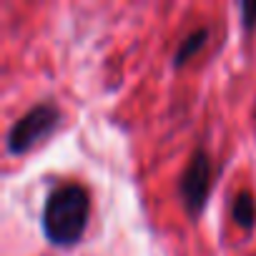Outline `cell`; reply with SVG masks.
Here are the masks:
<instances>
[{
    "label": "cell",
    "mask_w": 256,
    "mask_h": 256,
    "mask_svg": "<svg viewBox=\"0 0 256 256\" xmlns=\"http://www.w3.org/2000/svg\"><path fill=\"white\" fill-rule=\"evenodd\" d=\"M90 214V196L86 186L76 181H66L56 186L43 206V231L58 246H73L80 241Z\"/></svg>",
    "instance_id": "6da1fadb"
},
{
    "label": "cell",
    "mask_w": 256,
    "mask_h": 256,
    "mask_svg": "<svg viewBox=\"0 0 256 256\" xmlns=\"http://www.w3.org/2000/svg\"><path fill=\"white\" fill-rule=\"evenodd\" d=\"M60 113L53 103H40L33 106L26 116H20L6 136V146L10 154H26L28 148H33L38 141H43L53 128L58 126Z\"/></svg>",
    "instance_id": "7a4b0ae2"
},
{
    "label": "cell",
    "mask_w": 256,
    "mask_h": 256,
    "mask_svg": "<svg viewBox=\"0 0 256 256\" xmlns=\"http://www.w3.org/2000/svg\"><path fill=\"white\" fill-rule=\"evenodd\" d=\"M181 196H184V204L191 214H198L206 204V196H208V188H211V161L206 156L204 148H196L191 161L186 164L184 174H181Z\"/></svg>",
    "instance_id": "3957f363"
},
{
    "label": "cell",
    "mask_w": 256,
    "mask_h": 256,
    "mask_svg": "<svg viewBox=\"0 0 256 256\" xmlns=\"http://www.w3.org/2000/svg\"><path fill=\"white\" fill-rule=\"evenodd\" d=\"M234 221L238 226H244V228L254 226V221H256V204H254L248 191L236 196V201H234Z\"/></svg>",
    "instance_id": "277c9868"
},
{
    "label": "cell",
    "mask_w": 256,
    "mask_h": 256,
    "mask_svg": "<svg viewBox=\"0 0 256 256\" xmlns=\"http://www.w3.org/2000/svg\"><path fill=\"white\" fill-rule=\"evenodd\" d=\"M204 38H206V30H194L186 40H181V48L176 50V63H186L204 46Z\"/></svg>",
    "instance_id": "5b68a950"
},
{
    "label": "cell",
    "mask_w": 256,
    "mask_h": 256,
    "mask_svg": "<svg viewBox=\"0 0 256 256\" xmlns=\"http://www.w3.org/2000/svg\"><path fill=\"white\" fill-rule=\"evenodd\" d=\"M241 13H244V23H246V28H251L254 20H256V3H244V6H241Z\"/></svg>",
    "instance_id": "8992f818"
}]
</instances>
